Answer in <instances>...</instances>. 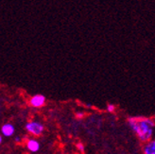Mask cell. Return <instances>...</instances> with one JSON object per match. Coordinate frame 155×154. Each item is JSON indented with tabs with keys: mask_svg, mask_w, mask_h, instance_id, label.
<instances>
[{
	"mask_svg": "<svg viewBox=\"0 0 155 154\" xmlns=\"http://www.w3.org/2000/svg\"><path fill=\"white\" fill-rule=\"evenodd\" d=\"M26 130L31 135L38 137V136H41L43 133L45 132V126L40 121L32 120L27 123Z\"/></svg>",
	"mask_w": 155,
	"mask_h": 154,
	"instance_id": "2",
	"label": "cell"
},
{
	"mask_svg": "<svg viewBox=\"0 0 155 154\" xmlns=\"http://www.w3.org/2000/svg\"><path fill=\"white\" fill-rule=\"evenodd\" d=\"M116 109V107L114 104H112V103H109V104H107L106 106V111L108 113H114Z\"/></svg>",
	"mask_w": 155,
	"mask_h": 154,
	"instance_id": "7",
	"label": "cell"
},
{
	"mask_svg": "<svg viewBox=\"0 0 155 154\" xmlns=\"http://www.w3.org/2000/svg\"><path fill=\"white\" fill-rule=\"evenodd\" d=\"M45 97L43 95H34L29 98L28 103L34 108H41L45 104Z\"/></svg>",
	"mask_w": 155,
	"mask_h": 154,
	"instance_id": "3",
	"label": "cell"
},
{
	"mask_svg": "<svg viewBox=\"0 0 155 154\" xmlns=\"http://www.w3.org/2000/svg\"><path fill=\"white\" fill-rule=\"evenodd\" d=\"M14 141L16 142V143H20L21 142V137L20 136H16L14 138Z\"/></svg>",
	"mask_w": 155,
	"mask_h": 154,
	"instance_id": "10",
	"label": "cell"
},
{
	"mask_svg": "<svg viewBox=\"0 0 155 154\" xmlns=\"http://www.w3.org/2000/svg\"><path fill=\"white\" fill-rule=\"evenodd\" d=\"M143 152L144 154H155V141L153 139L144 143Z\"/></svg>",
	"mask_w": 155,
	"mask_h": 154,
	"instance_id": "6",
	"label": "cell"
},
{
	"mask_svg": "<svg viewBox=\"0 0 155 154\" xmlns=\"http://www.w3.org/2000/svg\"><path fill=\"white\" fill-rule=\"evenodd\" d=\"M128 124L142 143L152 140L155 123L150 117H129Z\"/></svg>",
	"mask_w": 155,
	"mask_h": 154,
	"instance_id": "1",
	"label": "cell"
},
{
	"mask_svg": "<svg viewBox=\"0 0 155 154\" xmlns=\"http://www.w3.org/2000/svg\"><path fill=\"white\" fill-rule=\"evenodd\" d=\"M0 130H1V135L5 137H12L15 133V128L12 123H5L2 125Z\"/></svg>",
	"mask_w": 155,
	"mask_h": 154,
	"instance_id": "4",
	"label": "cell"
},
{
	"mask_svg": "<svg viewBox=\"0 0 155 154\" xmlns=\"http://www.w3.org/2000/svg\"><path fill=\"white\" fill-rule=\"evenodd\" d=\"M2 141H3V137H2V135L0 134V144L2 143Z\"/></svg>",
	"mask_w": 155,
	"mask_h": 154,
	"instance_id": "11",
	"label": "cell"
},
{
	"mask_svg": "<svg viewBox=\"0 0 155 154\" xmlns=\"http://www.w3.org/2000/svg\"><path fill=\"white\" fill-rule=\"evenodd\" d=\"M75 115H76V117H77V118L81 119V118H83V117H84V115H85V114H84V113H83V112H77Z\"/></svg>",
	"mask_w": 155,
	"mask_h": 154,
	"instance_id": "9",
	"label": "cell"
},
{
	"mask_svg": "<svg viewBox=\"0 0 155 154\" xmlns=\"http://www.w3.org/2000/svg\"><path fill=\"white\" fill-rule=\"evenodd\" d=\"M76 148H77V149L79 150L80 152H81V153H83V152H84V149H85V148H84V145H83L82 143H81V142L77 143V145H76Z\"/></svg>",
	"mask_w": 155,
	"mask_h": 154,
	"instance_id": "8",
	"label": "cell"
},
{
	"mask_svg": "<svg viewBox=\"0 0 155 154\" xmlns=\"http://www.w3.org/2000/svg\"><path fill=\"white\" fill-rule=\"evenodd\" d=\"M26 146H27V149H28V151L32 152V153H36L39 151V149H40V143H39L36 139H34V138H29V139H28Z\"/></svg>",
	"mask_w": 155,
	"mask_h": 154,
	"instance_id": "5",
	"label": "cell"
}]
</instances>
